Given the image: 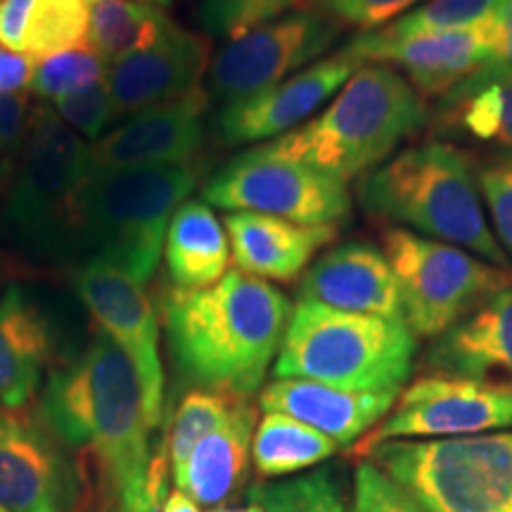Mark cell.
<instances>
[{
  "instance_id": "obj_33",
  "label": "cell",
  "mask_w": 512,
  "mask_h": 512,
  "mask_svg": "<svg viewBox=\"0 0 512 512\" xmlns=\"http://www.w3.org/2000/svg\"><path fill=\"white\" fill-rule=\"evenodd\" d=\"M503 3L505 0H422L380 31L387 36H418L479 29L498 15Z\"/></svg>"
},
{
  "instance_id": "obj_35",
  "label": "cell",
  "mask_w": 512,
  "mask_h": 512,
  "mask_svg": "<svg viewBox=\"0 0 512 512\" xmlns=\"http://www.w3.org/2000/svg\"><path fill=\"white\" fill-rule=\"evenodd\" d=\"M294 3L297 0H202L200 22L211 34L230 41L278 19Z\"/></svg>"
},
{
  "instance_id": "obj_9",
  "label": "cell",
  "mask_w": 512,
  "mask_h": 512,
  "mask_svg": "<svg viewBox=\"0 0 512 512\" xmlns=\"http://www.w3.org/2000/svg\"><path fill=\"white\" fill-rule=\"evenodd\" d=\"M202 202L226 211H254L302 226H339L351 219L349 185L297 159L252 147L202 188Z\"/></svg>"
},
{
  "instance_id": "obj_39",
  "label": "cell",
  "mask_w": 512,
  "mask_h": 512,
  "mask_svg": "<svg viewBox=\"0 0 512 512\" xmlns=\"http://www.w3.org/2000/svg\"><path fill=\"white\" fill-rule=\"evenodd\" d=\"M53 110L72 131L91 140L100 138L105 126L114 119L112 95L107 81H100L86 88V91L53 102Z\"/></svg>"
},
{
  "instance_id": "obj_2",
  "label": "cell",
  "mask_w": 512,
  "mask_h": 512,
  "mask_svg": "<svg viewBox=\"0 0 512 512\" xmlns=\"http://www.w3.org/2000/svg\"><path fill=\"white\" fill-rule=\"evenodd\" d=\"M356 195L370 216L512 271L491 230L477 166L463 147L441 138L401 147L361 178Z\"/></svg>"
},
{
  "instance_id": "obj_18",
  "label": "cell",
  "mask_w": 512,
  "mask_h": 512,
  "mask_svg": "<svg viewBox=\"0 0 512 512\" xmlns=\"http://www.w3.org/2000/svg\"><path fill=\"white\" fill-rule=\"evenodd\" d=\"M207 69V38L174 24L155 46L121 57L107 67L105 81L114 117H133L202 88Z\"/></svg>"
},
{
  "instance_id": "obj_45",
  "label": "cell",
  "mask_w": 512,
  "mask_h": 512,
  "mask_svg": "<svg viewBox=\"0 0 512 512\" xmlns=\"http://www.w3.org/2000/svg\"><path fill=\"white\" fill-rule=\"evenodd\" d=\"M211 512H264L261 505H249V508H216Z\"/></svg>"
},
{
  "instance_id": "obj_26",
  "label": "cell",
  "mask_w": 512,
  "mask_h": 512,
  "mask_svg": "<svg viewBox=\"0 0 512 512\" xmlns=\"http://www.w3.org/2000/svg\"><path fill=\"white\" fill-rule=\"evenodd\" d=\"M50 356L48 325L19 287L0 297V401L22 408L36 394Z\"/></svg>"
},
{
  "instance_id": "obj_24",
  "label": "cell",
  "mask_w": 512,
  "mask_h": 512,
  "mask_svg": "<svg viewBox=\"0 0 512 512\" xmlns=\"http://www.w3.org/2000/svg\"><path fill=\"white\" fill-rule=\"evenodd\" d=\"M252 437L254 408L247 399H238L228 418L190 453L183 475L176 479V489L204 508H221L245 484Z\"/></svg>"
},
{
  "instance_id": "obj_22",
  "label": "cell",
  "mask_w": 512,
  "mask_h": 512,
  "mask_svg": "<svg viewBox=\"0 0 512 512\" xmlns=\"http://www.w3.org/2000/svg\"><path fill=\"white\" fill-rule=\"evenodd\" d=\"M396 392H349L311 380H275L259 394L266 413H283L304 422L337 446L363 439L392 413Z\"/></svg>"
},
{
  "instance_id": "obj_30",
  "label": "cell",
  "mask_w": 512,
  "mask_h": 512,
  "mask_svg": "<svg viewBox=\"0 0 512 512\" xmlns=\"http://www.w3.org/2000/svg\"><path fill=\"white\" fill-rule=\"evenodd\" d=\"M38 415L67 446H91V396L83 361L55 370L43 389Z\"/></svg>"
},
{
  "instance_id": "obj_20",
  "label": "cell",
  "mask_w": 512,
  "mask_h": 512,
  "mask_svg": "<svg viewBox=\"0 0 512 512\" xmlns=\"http://www.w3.org/2000/svg\"><path fill=\"white\" fill-rule=\"evenodd\" d=\"M425 368L439 377L512 387V285L432 339Z\"/></svg>"
},
{
  "instance_id": "obj_4",
  "label": "cell",
  "mask_w": 512,
  "mask_h": 512,
  "mask_svg": "<svg viewBox=\"0 0 512 512\" xmlns=\"http://www.w3.org/2000/svg\"><path fill=\"white\" fill-rule=\"evenodd\" d=\"M91 174V145L53 107L38 105L3 209L5 230L19 249L50 264L86 256L83 195Z\"/></svg>"
},
{
  "instance_id": "obj_47",
  "label": "cell",
  "mask_w": 512,
  "mask_h": 512,
  "mask_svg": "<svg viewBox=\"0 0 512 512\" xmlns=\"http://www.w3.org/2000/svg\"><path fill=\"white\" fill-rule=\"evenodd\" d=\"M112 512H117V508H112Z\"/></svg>"
},
{
  "instance_id": "obj_46",
  "label": "cell",
  "mask_w": 512,
  "mask_h": 512,
  "mask_svg": "<svg viewBox=\"0 0 512 512\" xmlns=\"http://www.w3.org/2000/svg\"><path fill=\"white\" fill-rule=\"evenodd\" d=\"M140 3H150V5H157V8H169L174 0H140Z\"/></svg>"
},
{
  "instance_id": "obj_28",
  "label": "cell",
  "mask_w": 512,
  "mask_h": 512,
  "mask_svg": "<svg viewBox=\"0 0 512 512\" xmlns=\"http://www.w3.org/2000/svg\"><path fill=\"white\" fill-rule=\"evenodd\" d=\"M88 43L107 67L121 57L155 46L174 27L162 8L140 0H88Z\"/></svg>"
},
{
  "instance_id": "obj_38",
  "label": "cell",
  "mask_w": 512,
  "mask_h": 512,
  "mask_svg": "<svg viewBox=\"0 0 512 512\" xmlns=\"http://www.w3.org/2000/svg\"><path fill=\"white\" fill-rule=\"evenodd\" d=\"M479 190L498 245L512 259V162H489L477 169Z\"/></svg>"
},
{
  "instance_id": "obj_42",
  "label": "cell",
  "mask_w": 512,
  "mask_h": 512,
  "mask_svg": "<svg viewBox=\"0 0 512 512\" xmlns=\"http://www.w3.org/2000/svg\"><path fill=\"white\" fill-rule=\"evenodd\" d=\"M34 74V60L0 46V95L24 93Z\"/></svg>"
},
{
  "instance_id": "obj_32",
  "label": "cell",
  "mask_w": 512,
  "mask_h": 512,
  "mask_svg": "<svg viewBox=\"0 0 512 512\" xmlns=\"http://www.w3.org/2000/svg\"><path fill=\"white\" fill-rule=\"evenodd\" d=\"M252 498L264 512H351L342 479L332 467H320L309 475L261 486Z\"/></svg>"
},
{
  "instance_id": "obj_8",
  "label": "cell",
  "mask_w": 512,
  "mask_h": 512,
  "mask_svg": "<svg viewBox=\"0 0 512 512\" xmlns=\"http://www.w3.org/2000/svg\"><path fill=\"white\" fill-rule=\"evenodd\" d=\"M380 247L396 275L403 320L415 337L437 339L491 294L512 285L508 268L406 228L384 230Z\"/></svg>"
},
{
  "instance_id": "obj_19",
  "label": "cell",
  "mask_w": 512,
  "mask_h": 512,
  "mask_svg": "<svg viewBox=\"0 0 512 512\" xmlns=\"http://www.w3.org/2000/svg\"><path fill=\"white\" fill-rule=\"evenodd\" d=\"M302 299L347 313L401 318L396 275L382 247L354 240L323 252L304 271Z\"/></svg>"
},
{
  "instance_id": "obj_7",
  "label": "cell",
  "mask_w": 512,
  "mask_h": 512,
  "mask_svg": "<svg viewBox=\"0 0 512 512\" xmlns=\"http://www.w3.org/2000/svg\"><path fill=\"white\" fill-rule=\"evenodd\" d=\"M363 456L422 512H512V430L382 441Z\"/></svg>"
},
{
  "instance_id": "obj_21",
  "label": "cell",
  "mask_w": 512,
  "mask_h": 512,
  "mask_svg": "<svg viewBox=\"0 0 512 512\" xmlns=\"http://www.w3.org/2000/svg\"><path fill=\"white\" fill-rule=\"evenodd\" d=\"M434 131L512 162V64L489 62L453 83L430 112Z\"/></svg>"
},
{
  "instance_id": "obj_3",
  "label": "cell",
  "mask_w": 512,
  "mask_h": 512,
  "mask_svg": "<svg viewBox=\"0 0 512 512\" xmlns=\"http://www.w3.org/2000/svg\"><path fill=\"white\" fill-rule=\"evenodd\" d=\"M427 124L430 107L406 76L361 62L323 112L261 147L349 183L394 157Z\"/></svg>"
},
{
  "instance_id": "obj_13",
  "label": "cell",
  "mask_w": 512,
  "mask_h": 512,
  "mask_svg": "<svg viewBox=\"0 0 512 512\" xmlns=\"http://www.w3.org/2000/svg\"><path fill=\"white\" fill-rule=\"evenodd\" d=\"M83 496L72 446L41 415L0 413V510L74 512Z\"/></svg>"
},
{
  "instance_id": "obj_15",
  "label": "cell",
  "mask_w": 512,
  "mask_h": 512,
  "mask_svg": "<svg viewBox=\"0 0 512 512\" xmlns=\"http://www.w3.org/2000/svg\"><path fill=\"white\" fill-rule=\"evenodd\" d=\"M358 64L361 62L339 50L252 98L230 102L216 119L221 140L238 145L285 136L316 117L320 107L349 81Z\"/></svg>"
},
{
  "instance_id": "obj_43",
  "label": "cell",
  "mask_w": 512,
  "mask_h": 512,
  "mask_svg": "<svg viewBox=\"0 0 512 512\" xmlns=\"http://www.w3.org/2000/svg\"><path fill=\"white\" fill-rule=\"evenodd\" d=\"M484 34L494 62L512 64V0H505L498 15L484 24Z\"/></svg>"
},
{
  "instance_id": "obj_34",
  "label": "cell",
  "mask_w": 512,
  "mask_h": 512,
  "mask_svg": "<svg viewBox=\"0 0 512 512\" xmlns=\"http://www.w3.org/2000/svg\"><path fill=\"white\" fill-rule=\"evenodd\" d=\"M105 76V60L95 53L91 43H83V46L62 50L46 60L34 62L29 88L41 100L57 102L105 81Z\"/></svg>"
},
{
  "instance_id": "obj_12",
  "label": "cell",
  "mask_w": 512,
  "mask_h": 512,
  "mask_svg": "<svg viewBox=\"0 0 512 512\" xmlns=\"http://www.w3.org/2000/svg\"><path fill=\"white\" fill-rule=\"evenodd\" d=\"M512 430V387L427 375L396 399L361 441V453L394 439H448Z\"/></svg>"
},
{
  "instance_id": "obj_11",
  "label": "cell",
  "mask_w": 512,
  "mask_h": 512,
  "mask_svg": "<svg viewBox=\"0 0 512 512\" xmlns=\"http://www.w3.org/2000/svg\"><path fill=\"white\" fill-rule=\"evenodd\" d=\"M342 29L318 10H297L230 38L209 64V98L230 105L323 60Z\"/></svg>"
},
{
  "instance_id": "obj_6",
  "label": "cell",
  "mask_w": 512,
  "mask_h": 512,
  "mask_svg": "<svg viewBox=\"0 0 512 512\" xmlns=\"http://www.w3.org/2000/svg\"><path fill=\"white\" fill-rule=\"evenodd\" d=\"M200 176V164L93 171L83 195V252L147 285L171 216Z\"/></svg>"
},
{
  "instance_id": "obj_48",
  "label": "cell",
  "mask_w": 512,
  "mask_h": 512,
  "mask_svg": "<svg viewBox=\"0 0 512 512\" xmlns=\"http://www.w3.org/2000/svg\"><path fill=\"white\" fill-rule=\"evenodd\" d=\"M0 512H5V510H0Z\"/></svg>"
},
{
  "instance_id": "obj_16",
  "label": "cell",
  "mask_w": 512,
  "mask_h": 512,
  "mask_svg": "<svg viewBox=\"0 0 512 512\" xmlns=\"http://www.w3.org/2000/svg\"><path fill=\"white\" fill-rule=\"evenodd\" d=\"M209 93L195 88L181 98L133 114L110 136L91 145L93 171L195 164L204 147Z\"/></svg>"
},
{
  "instance_id": "obj_23",
  "label": "cell",
  "mask_w": 512,
  "mask_h": 512,
  "mask_svg": "<svg viewBox=\"0 0 512 512\" xmlns=\"http://www.w3.org/2000/svg\"><path fill=\"white\" fill-rule=\"evenodd\" d=\"M226 233L238 271L261 280H294L337 238V226H302L278 216L230 211Z\"/></svg>"
},
{
  "instance_id": "obj_40",
  "label": "cell",
  "mask_w": 512,
  "mask_h": 512,
  "mask_svg": "<svg viewBox=\"0 0 512 512\" xmlns=\"http://www.w3.org/2000/svg\"><path fill=\"white\" fill-rule=\"evenodd\" d=\"M29 95H0V169L19 159L29 133Z\"/></svg>"
},
{
  "instance_id": "obj_36",
  "label": "cell",
  "mask_w": 512,
  "mask_h": 512,
  "mask_svg": "<svg viewBox=\"0 0 512 512\" xmlns=\"http://www.w3.org/2000/svg\"><path fill=\"white\" fill-rule=\"evenodd\" d=\"M420 3L422 0H318V12L330 17L339 29L370 34L389 27Z\"/></svg>"
},
{
  "instance_id": "obj_41",
  "label": "cell",
  "mask_w": 512,
  "mask_h": 512,
  "mask_svg": "<svg viewBox=\"0 0 512 512\" xmlns=\"http://www.w3.org/2000/svg\"><path fill=\"white\" fill-rule=\"evenodd\" d=\"M166 472H169L166 456L152 460L150 484L128 491V494L117 496V512H159L162 510V498L166 491H169V486H166Z\"/></svg>"
},
{
  "instance_id": "obj_1",
  "label": "cell",
  "mask_w": 512,
  "mask_h": 512,
  "mask_svg": "<svg viewBox=\"0 0 512 512\" xmlns=\"http://www.w3.org/2000/svg\"><path fill=\"white\" fill-rule=\"evenodd\" d=\"M290 313L278 287L238 268L204 290H171L164 328L176 370L195 389L249 399L264 387Z\"/></svg>"
},
{
  "instance_id": "obj_25",
  "label": "cell",
  "mask_w": 512,
  "mask_h": 512,
  "mask_svg": "<svg viewBox=\"0 0 512 512\" xmlns=\"http://www.w3.org/2000/svg\"><path fill=\"white\" fill-rule=\"evenodd\" d=\"M166 273L174 290H204L228 273L226 226L202 200H185L171 216L164 240Z\"/></svg>"
},
{
  "instance_id": "obj_37",
  "label": "cell",
  "mask_w": 512,
  "mask_h": 512,
  "mask_svg": "<svg viewBox=\"0 0 512 512\" xmlns=\"http://www.w3.org/2000/svg\"><path fill=\"white\" fill-rule=\"evenodd\" d=\"M351 512H422V508L387 472L366 458L356 467Z\"/></svg>"
},
{
  "instance_id": "obj_27",
  "label": "cell",
  "mask_w": 512,
  "mask_h": 512,
  "mask_svg": "<svg viewBox=\"0 0 512 512\" xmlns=\"http://www.w3.org/2000/svg\"><path fill=\"white\" fill-rule=\"evenodd\" d=\"M88 0H0V46L46 60L88 43Z\"/></svg>"
},
{
  "instance_id": "obj_31",
  "label": "cell",
  "mask_w": 512,
  "mask_h": 512,
  "mask_svg": "<svg viewBox=\"0 0 512 512\" xmlns=\"http://www.w3.org/2000/svg\"><path fill=\"white\" fill-rule=\"evenodd\" d=\"M235 401L238 399H233V396L209 392V389H192L183 396L174 415H171L164 453L166 460H169L174 482L183 475L195 446L228 418Z\"/></svg>"
},
{
  "instance_id": "obj_5",
  "label": "cell",
  "mask_w": 512,
  "mask_h": 512,
  "mask_svg": "<svg viewBox=\"0 0 512 512\" xmlns=\"http://www.w3.org/2000/svg\"><path fill=\"white\" fill-rule=\"evenodd\" d=\"M418 337L406 320L347 313L299 299L275 356L278 380H311L349 392H403Z\"/></svg>"
},
{
  "instance_id": "obj_14",
  "label": "cell",
  "mask_w": 512,
  "mask_h": 512,
  "mask_svg": "<svg viewBox=\"0 0 512 512\" xmlns=\"http://www.w3.org/2000/svg\"><path fill=\"white\" fill-rule=\"evenodd\" d=\"M81 302L126 351L138 370L150 430L164 418V366L159 356V323L145 285L100 259H88L74 271Z\"/></svg>"
},
{
  "instance_id": "obj_29",
  "label": "cell",
  "mask_w": 512,
  "mask_h": 512,
  "mask_svg": "<svg viewBox=\"0 0 512 512\" xmlns=\"http://www.w3.org/2000/svg\"><path fill=\"white\" fill-rule=\"evenodd\" d=\"M337 448L330 437L290 415L266 413L254 427L252 460L261 477H287L325 463Z\"/></svg>"
},
{
  "instance_id": "obj_10",
  "label": "cell",
  "mask_w": 512,
  "mask_h": 512,
  "mask_svg": "<svg viewBox=\"0 0 512 512\" xmlns=\"http://www.w3.org/2000/svg\"><path fill=\"white\" fill-rule=\"evenodd\" d=\"M91 396L93 451L114 498L150 484V422L138 370L107 332H98L81 356Z\"/></svg>"
},
{
  "instance_id": "obj_17",
  "label": "cell",
  "mask_w": 512,
  "mask_h": 512,
  "mask_svg": "<svg viewBox=\"0 0 512 512\" xmlns=\"http://www.w3.org/2000/svg\"><path fill=\"white\" fill-rule=\"evenodd\" d=\"M344 53L358 62L387 64L406 76L422 98H439L453 83L494 62L484 27L451 34L387 36L382 31L351 38Z\"/></svg>"
},
{
  "instance_id": "obj_44",
  "label": "cell",
  "mask_w": 512,
  "mask_h": 512,
  "mask_svg": "<svg viewBox=\"0 0 512 512\" xmlns=\"http://www.w3.org/2000/svg\"><path fill=\"white\" fill-rule=\"evenodd\" d=\"M159 512H200V505H197L192 498L181 489L166 491L162 498V510Z\"/></svg>"
}]
</instances>
